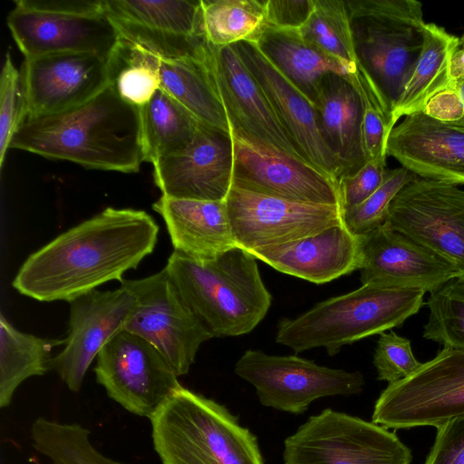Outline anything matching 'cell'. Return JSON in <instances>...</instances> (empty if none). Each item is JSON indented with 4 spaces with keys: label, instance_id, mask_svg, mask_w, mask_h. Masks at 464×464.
<instances>
[{
    "label": "cell",
    "instance_id": "cell-1",
    "mask_svg": "<svg viewBox=\"0 0 464 464\" xmlns=\"http://www.w3.org/2000/svg\"><path fill=\"white\" fill-rule=\"evenodd\" d=\"M158 235L147 212L107 208L30 255L13 286L40 302H71L106 282H121L153 252Z\"/></svg>",
    "mask_w": 464,
    "mask_h": 464
},
{
    "label": "cell",
    "instance_id": "cell-2",
    "mask_svg": "<svg viewBox=\"0 0 464 464\" xmlns=\"http://www.w3.org/2000/svg\"><path fill=\"white\" fill-rule=\"evenodd\" d=\"M10 149L88 169L137 172L145 161L140 107L108 85L88 102L67 111L25 116Z\"/></svg>",
    "mask_w": 464,
    "mask_h": 464
},
{
    "label": "cell",
    "instance_id": "cell-3",
    "mask_svg": "<svg viewBox=\"0 0 464 464\" xmlns=\"http://www.w3.org/2000/svg\"><path fill=\"white\" fill-rule=\"evenodd\" d=\"M165 269L213 337L252 332L271 306L272 295L261 278L256 258L239 246L206 262L173 251Z\"/></svg>",
    "mask_w": 464,
    "mask_h": 464
},
{
    "label": "cell",
    "instance_id": "cell-4",
    "mask_svg": "<svg viewBox=\"0 0 464 464\" xmlns=\"http://www.w3.org/2000/svg\"><path fill=\"white\" fill-rule=\"evenodd\" d=\"M425 293L417 287L362 285L295 318H283L276 342L296 353L324 347L332 356L344 345L401 325L420 309Z\"/></svg>",
    "mask_w": 464,
    "mask_h": 464
},
{
    "label": "cell",
    "instance_id": "cell-5",
    "mask_svg": "<svg viewBox=\"0 0 464 464\" xmlns=\"http://www.w3.org/2000/svg\"><path fill=\"white\" fill-rule=\"evenodd\" d=\"M150 420L162 464H265L256 437L237 417L183 386Z\"/></svg>",
    "mask_w": 464,
    "mask_h": 464
},
{
    "label": "cell",
    "instance_id": "cell-6",
    "mask_svg": "<svg viewBox=\"0 0 464 464\" xmlns=\"http://www.w3.org/2000/svg\"><path fill=\"white\" fill-rule=\"evenodd\" d=\"M344 2L357 65L372 81L392 120L422 50V4L416 0Z\"/></svg>",
    "mask_w": 464,
    "mask_h": 464
},
{
    "label": "cell",
    "instance_id": "cell-7",
    "mask_svg": "<svg viewBox=\"0 0 464 464\" xmlns=\"http://www.w3.org/2000/svg\"><path fill=\"white\" fill-rule=\"evenodd\" d=\"M411 450L388 429L325 409L284 442V464H411Z\"/></svg>",
    "mask_w": 464,
    "mask_h": 464
},
{
    "label": "cell",
    "instance_id": "cell-8",
    "mask_svg": "<svg viewBox=\"0 0 464 464\" xmlns=\"http://www.w3.org/2000/svg\"><path fill=\"white\" fill-rule=\"evenodd\" d=\"M464 417V350L443 347L377 399L372 420L386 429L439 428Z\"/></svg>",
    "mask_w": 464,
    "mask_h": 464
},
{
    "label": "cell",
    "instance_id": "cell-9",
    "mask_svg": "<svg viewBox=\"0 0 464 464\" xmlns=\"http://www.w3.org/2000/svg\"><path fill=\"white\" fill-rule=\"evenodd\" d=\"M121 285L135 297L124 329L151 343L178 376L189 372L200 345L212 334L184 301L165 267Z\"/></svg>",
    "mask_w": 464,
    "mask_h": 464
},
{
    "label": "cell",
    "instance_id": "cell-10",
    "mask_svg": "<svg viewBox=\"0 0 464 464\" xmlns=\"http://www.w3.org/2000/svg\"><path fill=\"white\" fill-rule=\"evenodd\" d=\"M234 371L254 386L263 406L292 414H303L314 401L324 397L359 394L365 384L358 371L334 369L296 355H270L257 350L246 351Z\"/></svg>",
    "mask_w": 464,
    "mask_h": 464
},
{
    "label": "cell",
    "instance_id": "cell-11",
    "mask_svg": "<svg viewBox=\"0 0 464 464\" xmlns=\"http://www.w3.org/2000/svg\"><path fill=\"white\" fill-rule=\"evenodd\" d=\"M93 371L111 400L127 411L149 419L182 386L164 356L151 343L126 330L101 350Z\"/></svg>",
    "mask_w": 464,
    "mask_h": 464
},
{
    "label": "cell",
    "instance_id": "cell-12",
    "mask_svg": "<svg viewBox=\"0 0 464 464\" xmlns=\"http://www.w3.org/2000/svg\"><path fill=\"white\" fill-rule=\"evenodd\" d=\"M464 275V189L416 177L392 200L385 223Z\"/></svg>",
    "mask_w": 464,
    "mask_h": 464
},
{
    "label": "cell",
    "instance_id": "cell-13",
    "mask_svg": "<svg viewBox=\"0 0 464 464\" xmlns=\"http://www.w3.org/2000/svg\"><path fill=\"white\" fill-rule=\"evenodd\" d=\"M231 135L234 187L290 201L340 206L338 181L332 177L239 130L231 128Z\"/></svg>",
    "mask_w": 464,
    "mask_h": 464
},
{
    "label": "cell",
    "instance_id": "cell-14",
    "mask_svg": "<svg viewBox=\"0 0 464 464\" xmlns=\"http://www.w3.org/2000/svg\"><path fill=\"white\" fill-rule=\"evenodd\" d=\"M102 5L121 38L161 60L198 58L207 42L201 0H102Z\"/></svg>",
    "mask_w": 464,
    "mask_h": 464
},
{
    "label": "cell",
    "instance_id": "cell-15",
    "mask_svg": "<svg viewBox=\"0 0 464 464\" xmlns=\"http://www.w3.org/2000/svg\"><path fill=\"white\" fill-rule=\"evenodd\" d=\"M237 246L283 245L343 223L340 206L290 201L232 186L226 199Z\"/></svg>",
    "mask_w": 464,
    "mask_h": 464
},
{
    "label": "cell",
    "instance_id": "cell-16",
    "mask_svg": "<svg viewBox=\"0 0 464 464\" xmlns=\"http://www.w3.org/2000/svg\"><path fill=\"white\" fill-rule=\"evenodd\" d=\"M203 61L231 128L304 160L234 45L216 47L207 42Z\"/></svg>",
    "mask_w": 464,
    "mask_h": 464
},
{
    "label": "cell",
    "instance_id": "cell-17",
    "mask_svg": "<svg viewBox=\"0 0 464 464\" xmlns=\"http://www.w3.org/2000/svg\"><path fill=\"white\" fill-rule=\"evenodd\" d=\"M21 77L26 116L54 114L88 102L109 85L108 57L89 52L29 57Z\"/></svg>",
    "mask_w": 464,
    "mask_h": 464
},
{
    "label": "cell",
    "instance_id": "cell-18",
    "mask_svg": "<svg viewBox=\"0 0 464 464\" xmlns=\"http://www.w3.org/2000/svg\"><path fill=\"white\" fill-rule=\"evenodd\" d=\"M69 304L68 334L63 349L53 357L51 369L70 391L77 392L94 358L124 329L135 297L121 285L111 291L92 290Z\"/></svg>",
    "mask_w": 464,
    "mask_h": 464
},
{
    "label": "cell",
    "instance_id": "cell-19",
    "mask_svg": "<svg viewBox=\"0 0 464 464\" xmlns=\"http://www.w3.org/2000/svg\"><path fill=\"white\" fill-rule=\"evenodd\" d=\"M154 166V180L163 196L226 200L233 186L234 143L231 133L199 122L189 144Z\"/></svg>",
    "mask_w": 464,
    "mask_h": 464
},
{
    "label": "cell",
    "instance_id": "cell-20",
    "mask_svg": "<svg viewBox=\"0 0 464 464\" xmlns=\"http://www.w3.org/2000/svg\"><path fill=\"white\" fill-rule=\"evenodd\" d=\"M233 45L303 159L339 183L342 169L324 137L312 102L268 60L255 41Z\"/></svg>",
    "mask_w": 464,
    "mask_h": 464
},
{
    "label": "cell",
    "instance_id": "cell-21",
    "mask_svg": "<svg viewBox=\"0 0 464 464\" xmlns=\"http://www.w3.org/2000/svg\"><path fill=\"white\" fill-rule=\"evenodd\" d=\"M7 25L25 58L58 53L109 57L121 35L106 14L85 15L15 7Z\"/></svg>",
    "mask_w": 464,
    "mask_h": 464
},
{
    "label": "cell",
    "instance_id": "cell-22",
    "mask_svg": "<svg viewBox=\"0 0 464 464\" xmlns=\"http://www.w3.org/2000/svg\"><path fill=\"white\" fill-rule=\"evenodd\" d=\"M362 285L417 287L432 292L460 276L450 262L382 225L362 236Z\"/></svg>",
    "mask_w": 464,
    "mask_h": 464
},
{
    "label": "cell",
    "instance_id": "cell-23",
    "mask_svg": "<svg viewBox=\"0 0 464 464\" xmlns=\"http://www.w3.org/2000/svg\"><path fill=\"white\" fill-rule=\"evenodd\" d=\"M386 155L417 177L464 185V122L408 115L391 130Z\"/></svg>",
    "mask_w": 464,
    "mask_h": 464
},
{
    "label": "cell",
    "instance_id": "cell-24",
    "mask_svg": "<svg viewBox=\"0 0 464 464\" xmlns=\"http://www.w3.org/2000/svg\"><path fill=\"white\" fill-rule=\"evenodd\" d=\"M248 252L281 273L324 284L360 269L362 237L343 222L310 237Z\"/></svg>",
    "mask_w": 464,
    "mask_h": 464
},
{
    "label": "cell",
    "instance_id": "cell-25",
    "mask_svg": "<svg viewBox=\"0 0 464 464\" xmlns=\"http://www.w3.org/2000/svg\"><path fill=\"white\" fill-rule=\"evenodd\" d=\"M166 225L174 251L198 262L214 260L237 246L226 200L161 196L153 205Z\"/></svg>",
    "mask_w": 464,
    "mask_h": 464
},
{
    "label": "cell",
    "instance_id": "cell-26",
    "mask_svg": "<svg viewBox=\"0 0 464 464\" xmlns=\"http://www.w3.org/2000/svg\"><path fill=\"white\" fill-rule=\"evenodd\" d=\"M313 104L324 137L340 163L342 178L353 175L366 163L361 142L362 103L359 93L346 77L328 73L321 79Z\"/></svg>",
    "mask_w": 464,
    "mask_h": 464
},
{
    "label": "cell",
    "instance_id": "cell-27",
    "mask_svg": "<svg viewBox=\"0 0 464 464\" xmlns=\"http://www.w3.org/2000/svg\"><path fill=\"white\" fill-rule=\"evenodd\" d=\"M268 60L311 102L328 73L349 77L356 65L345 64L305 40L298 30L265 27L255 40Z\"/></svg>",
    "mask_w": 464,
    "mask_h": 464
},
{
    "label": "cell",
    "instance_id": "cell-28",
    "mask_svg": "<svg viewBox=\"0 0 464 464\" xmlns=\"http://www.w3.org/2000/svg\"><path fill=\"white\" fill-rule=\"evenodd\" d=\"M459 38L433 23H425L423 45L412 74L392 116L394 127L401 117L423 111L428 102L451 86L450 62Z\"/></svg>",
    "mask_w": 464,
    "mask_h": 464
},
{
    "label": "cell",
    "instance_id": "cell-29",
    "mask_svg": "<svg viewBox=\"0 0 464 464\" xmlns=\"http://www.w3.org/2000/svg\"><path fill=\"white\" fill-rule=\"evenodd\" d=\"M204 49L198 58L161 60L160 89L199 122L231 133L227 115L203 61Z\"/></svg>",
    "mask_w": 464,
    "mask_h": 464
},
{
    "label": "cell",
    "instance_id": "cell-30",
    "mask_svg": "<svg viewBox=\"0 0 464 464\" xmlns=\"http://www.w3.org/2000/svg\"><path fill=\"white\" fill-rule=\"evenodd\" d=\"M65 339H48L19 331L0 314V407L12 401L17 387L26 379L51 370L53 348Z\"/></svg>",
    "mask_w": 464,
    "mask_h": 464
},
{
    "label": "cell",
    "instance_id": "cell-31",
    "mask_svg": "<svg viewBox=\"0 0 464 464\" xmlns=\"http://www.w3.org/2000/svg\"><path fill=\"white\" fill-rule=\"evenodd\" d=\"M145 161L155 164L179 153L194 138L199 121L160 88L140 107Z\"/></svg>",
    "mask_w": 464,
    "mask_h": 464
},
{
    "label": "cell",
    "instance_id": "cell-32",
    "mask_svg": "<svg viewBox=\"0 0 464 464\" xmlns=\"http://www.w3.org/2000/svg\"><path fill=\"white\" fill-rule=\"evenodd\" d=\"M161 59L121 38L108 57L109 85L126 102L146 104L160 88Z\"/></svg>",
    "mask_w": 464,
    "mask_h": 464
},
{
    "label": "cell",
    "instance_id": "cell-33",
    "mask_svg": "<svg viewBox=\"0 0 464 464\" xmlns=\"http://www.w3.org/2000/svg\"><path fill=\"white\" fill-rule=\"evenodd\" d=\"M266 0H201L202 27L216 47L255 41L266 26Z\"/></svg>",
    "mask_w": 464,
    "mask_h": 464
},
{
    "label": "cell",
    "instance_id": "cell-34",
    "mask_svg": "<svg viewBox=\"0 0 464 464\" xmlns=\"http://www.w3.org/2000/svg\"><path fill=\"white\" fill-rule=\"evenodd\" d=\"M32 446L49 464H124L99 451L90 430L78 423L37 418L30 430Z\"/></svg>",
    "mask_w": 464,
    "mask_h": 464
},
{
    "label": "cell",
    "instance_id": "cell-35",
    "mask_svg": "<svg viewBox=\"0 0 464 464\" xmlns=\"http://www.w3.org/2000/svg\"><path fill=\"white\" fill-rule=\"evenodd\" d=\"M299 32L341 63L357 64L352 23L344 1L314 0V10Z\"/></svg>",
    "mask_w": 464,
    "mask_h": 464
},
{
    "label": "cell",
    "instance_id": "cell-36",
    "mask_svg": "<svg viewBox=\"0 0 464 464\" xmlns=\"http://www.w3.org/2000/svg\"><path fill=\"white\" fill-rule=\"evenodd\" d=\"M430 294L423 337L443 347L464 350V275L451 278Z\"/></svg>",
    "mask_w": 464,
    "mask_h": 464
},
{
    "label": "cell",
    "instance_id": "cell-37",
    "mask_svg": "<svg viewBox=\"0 0 464 464\" xmlns=\"http://www.w3.org/2000/svg\"><path fill=\"white\" fill-rule=\"evenodd\" d=\"M417 176L403 167L388 169L381 187L365 201L342 213L343 222L357 236H365L382 227L390 206L401 189Z\"/></svg>",
    "mask_w": 464,
    "mask_h": 464
},
{
    "label": "cell",
    "instance_id": "cell-38",
    "mask_svg": "<svg viewBox=\"0 0 464 464\" xmlns=\"http://www.w3.org/2000/svg\"><path fill=\"white\" fill-rule=\"evenodd\" d=\"M26 116L21 73L7 53L0 77V169L12 139Z\"/></svg>",
    "mask_w": 464,
    "mask_h": 464
},
{
    "label": "cell",
    "instance_id": "cell-39",
    "mask_svg": "<svg viewBox=\"0 0 464 464\" xmlns=\"http://www.w3.org/2000/svg\"><path fill=\"white\" fill-rule=\"evenodd\" d=\"M420 364L409 339L392 330L380 334L373 354L378 380L394 383L411 375Z\"/></svg>",
    "mask_w": 464,
    "mask_h": 464
},
{
    "label": "cell",
    "instance_id": "cell-40",
    "mask_svg": "<svg viewBox=\"0 0 464 464\" xmlns=\"http://www.w3.org/2000/svg\"><path fill=\"white\" fill-rule=\"evenodd\" d=\"M386 159H373L355 173L339 180L342 213L354 208L365 201L383 183L387 176Z\"/></svg>",
    "mask_w": 464,
    "mask_h": 464
},
{
    "label": "cell",
    "instance_id": "cell-41",
    "mask_svg": "<svg viewBox=\"0 0 464 464\" xmlns=\"http://www.w3.org/2000/svg\"><path fill=\"white\" fill-rule=\"evenodd\" d=\"M424 464H464V417L437 428L435 441Z\"/></svg>",
    "mask_w": 464,
    "mask_h": 464
},
{
    "label": "cell",
    "instance_id": "cell-42",
    "mask_svg": "<svg viewBox=\"0 0 464 464\" xmlns=\"http://www.w3.org/2000/svg\"><path fill=\"white\" fill-rule=\"evenodd\" d=\"M314 0H266V26L278 30H300L309 19Z\"/></svg>",
    "mask_w": 464,
    "mask_h": 464
},
{
    "label": "cell",
    "instance_id": "cell-43",
    "mask_svg": "<svg viewBox=\"0 0 464 464\" xmlns=\"http://www.w3.org/2000/svg\"><path fill=\"white\" fill-rule=\"evenodd\" d=\"M15 5L44 12L104 14L102 0H19L15 1Z\"/></svg>",
    "mask_w": 464,
    "mask_h": 464
},
{
    "label": "cell",
    "instance_id": "cell-44",
    "mask_svg": "<svg viewBox=\"0 0 464 464\" xmlns=\"http://www.w3.org/2000/svg\"><path fill=\"white\" fill-rule=\"evenodd\" d=\"M422 112L443 122H464V104L452 85L434 95Z\"/></svg>",
    "mask_w": 464,
    "mask_h": 464
},
{
    "label": "cell",
    "instance_id": "cell-45",
    "mask_svg": "<svg viewBox=\"0 0 464 464\" xmlns=\"http://www.w3.org/2000/svg\"><path fill=\"white\" fill-rule=\"evenodd\" d=\"M450 74L451 85L464 79V46L459 47L453 53Z\"/></svg>",
    "mask_w": 464,
    "mask_h": 464
},
{
    "label": "cell",
    "instance_id": "cell-46",
    "mask_svg": "<svg viewBox=\"0 0 464 464\" xmlns=\"http://www.w3.org/2000/svg\"><path fill=\"white\" fill-rule=\"evenodd\" d=\"M452 86H454V88L457 91V92H458L461 102L464 104V79L459 81V82H456Z\"/></svg>",
    "mask_w": 464,
    "mask_h": 464
},
{
    "label": "cell",
    "instance_id": "cell-47",
    "mask_svg": "<svg viewBox=\"0 0 464 464\" xmlns=\"http://www.w3.org/2000/svg\"><path fill=\"white\" fill-rule=\"evenodd\" d=\"M464 46V34H462V36L459 38V47H462Z\"/></svg>",
    "mask_w": 464,
    "mask_h": 464
}]
</instances>
